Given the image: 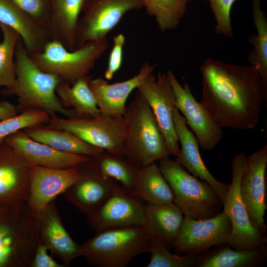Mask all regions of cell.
<instances>
[{"instance_id":"obj_1","label":"cell","mask_w":267,"mask_h":267,"mask_svg":"<svg viewBox=\"0 0 267 267\" xmlns=\"http://www.w3.org/2000/svg\"><path fill=\"white\" fill-rule=\"evenodd\" d=\"M200 103L220 128L252 129L267 99V85L251 65L229 64L208 58L200 67Z\"/></svg>"},{"instance_id":"obj_2","label":"cell","mask_w":267,"mask_h":267,"mask_svg":"<svg viewBox=\"0 0 267 267\" xmlns=\"http://www.w3.org/2000/svg\"><path fill=\"white\" fill-rule=\"evenodd\" d=\"M14 63L15 84L10 89H4L1 93L18 97L16 106L18 113L35 109L45 111L50 116L59 113L67 118L79 116L74 109L63 107L56 94V89L60 79L37 66L20 37L15 46Z\"/></svg>"},{"instance_id":"obj_3","label":"cell","mask_w":267,"mask_h":267,"mask_svg":"<svg viewBox=\"0 0 267 267\" xmlns=\"http://www.w3.org/2000/svg\"><path fill=\"white\" fill-rule=\"evenodd\" d=\"M123 117L126 157L139 168L170 158L160 128L150 106L138 90Z\"/></svg>"},{"instance_id":"obj_4","label":"cell","mask_w":267,"mask_h":267,"mask_svg":"<svg viewBox=\"0 0 267 267\" xmlns=\"http://www.w3.org/2000/svg\"><path fill=\"white\" fill-rule=\"evenodd\" d=\"M81 245V257L97 267H125L135 257L148 252L151 236L142 225L104 228Z\"/></svg>"},{"instance_id":"obj_5","label":"cell","mask_w":267,"mask_h":267,"mask_svg":"<svg viewBox=\"0 0 267 267\" xmlns=\"http://www.w3.org/2000/svg\"><path fill=\"white\" fill-rule=\"evenodd\" d=\"M158 166L173 192L174 203L184 217L204 219L221 213L222 203L208 182L190 174L170 158L159 161Z\"/></svg>"},{"instance_id":"obj_6","label":"cell","mask_w":267,"mask_h":267,"mask_svg":"<svg viewBox=\"0 0 267 267\" xmlns=\"http://www.w3.org/2000/svg\"><path fill=\"white\" fill-rule=\"evenodd\" d=\"M108 47L107 38L88 42L72 51L58 41L50 40L42 51L29 54L41 70L72 85L89 75Z\"/></svg>"},{"instance_id":"obj_7","label":"cell","mask_w":267,"mask_h":267,"mask_svg":"<svg viewBox=\"0 0 267 267\" xmlns=\"http://www.w3.org/2000/svg\"><path fill=\"white\" fill-rule=\"evenodd\" d=\"M48 124L74 134L90 145L108 153L125 156L123 117L100 112L91 116L61 118L51 115Z\"/></svg>"},{"instance_id":"obj_8","label":"cell","mask_w":267,"mask_h":267,"mask_svg":"<svg viewBox=\"0 0 267 267\" xmlns=\"http://www.w3.org/2000/svg\"><path fill=\"white\" fill-rule=\"evenodd\" d=\"M247 156L241 152L231 163L232 180L222 203L223 211L231 223L227 244L235 250H252L266 246L265 235L252 225L240 193V182L245 168Z\"/></svg>"},{"instance_id":"obj_9","label":"cell","mask_w":267,"mask_h":267,"mask_svg":"<svg viewBox=\"0 0 267 267\" xmlns=\"http://www.w3.org/2000/svg\"><path fill=\"white\" fill-rule=\"evenodd\" d=\"M142 7L140 0H88L78 23L75 48L107 38L126 13Z\"/></svg>"},{"instance_id":"obj_10","label":"cell","mask_w":267,"mask_h":267,"mask_svg":"<svg viewBox=\"0 0 267 267\" xmlns=\"http://www.w3.org/2000/svg\"><path fill=\"white\" fill-rule=\"evenodd\" d=\"M231 230L230 220L223 211L204 219L184 216L173 248L178 254L196 255L227 244Z\"/></svg>"},{"instance_id":"obj_11","label":"cell","mask_w":267,"mask_h":267,"mask_svg":"<svg viewBox=\"0 0 267 267\" xmlns=\"http://www.w3.org/2000/svg\"><path fill=\"white\" fill-rule=\"evenodd\" d=\"M150 106L164 136L170 155L179 151L176 132L174 111L176 97L166 73L148 75L137 89Z\"/></svg>"},{"instance_id":"obj_12","label":"cell","mask_w":267,"mask_h":267,"mask_svg":"<svg viewBox=\"0 0 267 267\" xmlns=\"http://www.w3.org/2000/svg\"><path fill=\"white\" fill-rule=\"evenodd\" d=\"M267 144L247 157L240 182V193L253 226L265 235L266 171Z\"/></svg>"},{"instance_id":"obj_13","label":"cell","mask_w":267,"mask_h":267,"mask_svg":"<svg viewBox=\"0 0 267 267\" xmlns=\"http://www.w3.org/2000/svg\"><path fill=\"white\" fill-rule=\"evenodd\" d=\"M143 202L118 183L106 200L87 216L89 225L97 231L113 226L138 224L145 227Z\"/></svg>"},{"instance_id":"obj_14","label":"cell","mask_w":267,"mask_h":267,"mask_svg":"<svg viewBox=\"0 0 267 267\" xmlns=\"http://www.w3.org/2000/svg\"><path fill=\"white\" fill-rule=\"evenodd\" d=\"M166 74L175 94L176 107L184 116L201 148L204 150H213L222 138V129L214 123L204 107L196 100L187 83L181 85L171 69H168Z\"/></svg>"},{"instance_id":"obj_15","label":"cell","mask_w":267,"mask_h":267,"mask_svg":"<svg viewBox=\"0 0 267 267\" xmlns=\"http://www.w3.org/2000/svg\"><path fill=\"white\" fill-rule=\"evenodd\" d=\"M81 176L79 166L60 169L31 165L28 204L37 213L63 193Z\"/></svg>"},{"instance_id":"obj_16","label":"cell","mask_w":267,"mask_h":267,"mask_svg":"<svg viewBox=\"0 0 267 267\" xmlns=\"http://www.w3.org/2000/svg\"><path fill=\"white\" fill-rule=\"evenodd\" d=\"M40 242L47 247L53 256L69 267L72 261L81 256V245L76 243L64 228L55 199L35 213Z\"/></svg>"},{"instance_id":"obj_17","label":"cell","mask_w":267,"mask_h":267,"mask_svg":"<svg viewBox=\"0 0 267 267\" xmlns=\"http://www.w3.org/2000/svg\"><path fill=\"white\" fill-rule=\"evenodd\" d=\"M31 165L4 142L0 144V202H27Z\"/></svg>"},{"instance_id":"obj_18","label":"cell","mask_w":267,"mask_h":267,"mask_svg":"<svg viewBox=\"0 0 267 267\" xmlns=\"http://www.w3.org/2000/svg\"><path fill=\"white\" fill-rule=\"evenodd\" d=\"M3 142L24 157L32 165L52 168H68L88 162L90 157L56 150L35 141L23 130L6 137Z\"/></svg>"},{"instance_id":"obj_19","label":"cell","mask_w":267,"mask_h":267,"mask_svg":"<svg viewBox=\"0 0 267 267\" xmlns=\"http://www.w3.org/2000/svg\"><path fill=\"white\" fill-rule=\"evenodd\" d=\"M158 66L145 62L138 73L123 82L109 84L102 77L91 79L89 87L95 98L100 112L116 117H123L127 106V100L131 93L141 84L146 77Z\"/></svg>"},{"instance_id":"obj_20","label":"cell","mask_w":267,"mask_h":267,"mask_svg":"<svg viewBox=\"0 0 267 267\" xmlns=\"http://www.w3.org/2000/svg\"><path fill=\"white\" fill-rule=\"evenodd\" d=\"M174 120L178 142L181 145L175 161L194 177L208 182L223 203L229 184L218 180L208 170L200 155L195 136L188 129L184 117L176 107L174 111Z\"/></svg>"},{"instance_id":"obj_21","label":"cell","mask_w":267,"mask_h":267,"mask_svg":"<svg viewBox=\"0 0 267 267\" xmlns=\"http://www.w3.org/2000/svg\"><path fill=\"white\" fill-rule=\"evenodd\" d=\"M79 167L82 172L81 178L63 194L67 201L87 216L106 200L119 183L92 171L85 163Z\"/></svg>"},{"instance_id":"obj_22","label":"cell","mask_w":267,"mask_h":267,"mask_svg":"<svg viewBox=\"0 0 267 267\" xmlns=\"http://www.w3.org/2000/svg\"><path fill=\"white\" fill-rule=\"evenodd\" d=\"M0 23L19 34L29 54L42 51L51 40L47 30L11 0H0Z\"/></svg>"},{"instance_id":"obj_23","label":"cell","mask_w":267,"mask_h":267,"mask_svg":"<svg viewBox=\"0 0 267 267\" xmlns=\"http://www.w3.org/2000/svg\"><path fill=\"white\" fill-rule=\"evenodd\" d=\"M88 0H52L47 30L51 40L61 43L67 49H76L75 39L80 15Z\"/></svg>"},{"instance_id":"obj_24","label":"cell","mask_w":267,"mask_h":267,"mask_svg":"<svg viewBox=\"0 0 267 267\" xmlns=\"http://www.w3.org/2000/svg\"><path fill=\"white\" fill-rule=\"evenodd\" d=\"M145 228L151 237L160 241L167 248H173L184 215L174 203L162 205L146 204Z\"/></svg>"},{"instance_id":"obj_25","label":"cell","mask_w":267,"mask_h":267,"mask_svg":"<svg viewBox=\"0 0 267 267\" xmlns=\"http://www.w3.org/2000/svg\"><path fill=\"white\" fill-rule=\"evenodd\" d=\"M22 130L33 140L61 151L91 157L104 151L87 143L70 132L48 124H37Z\"/></svg>"},{"instance_id":"obj_26","label":"cell","mask_w":267,"mask_h":267,"mask_svg":"<svg viewBox=\"0 0 267 267\" xmlns=\"http://www.w3.org/2000/svg\"><path fill=\"white\" fill-rule=\"evenodd\" d=\"M132 192L147 204L162 205L174 201L171 188L155 162L139 169Z\"/></svg>"},{"instance_id":"obj_27","label":"cell","mask_w":267,"mask_h":267,"mask_svg":"<svg viewBox=\"0 0 267 267\" xmlns=\"http://www.w3.org/2000/svg\"><path fill=\"white\" fill-rule=\"evenodd\" d=\"M96 173L116 180L132 192L140 168L125 156L103 151L85 163Z\"/></svg>"},{"instance_id":"obj_28","label":"cell","mask_w":267,"mask_h":267,"mask_svg":"<svg viewBox=\"0 0 267 267\" xmlns=\"http://www.w3.org/2000/svg\"><path fill=\"white\" fill-rule=\"evenodd\" d=\"M92 79L89 75L79 79L74 84L60 81L56 89V93L62 106L73 107L79 116H93L99 111L94 96L89 87Z\"/></svg>"},{"instance_id":"obj_29","label":"cell","mask_w":267,"mask_h":267,"mask_svg":"<svg viewBox=\"0 0 267 267\" xmlns=\"http://www.w3.org/2000/svg\"><path fill=\"white\" fill-rule=\"evenodd\" d=\"M261 0H252V18L257 34L249 37V42L253 48L247 58L267 85V17L261 9Z\"/></svg>"},{"instance_id":"obj_30","label":"cell","mask_w":267,"mask_h":267,"mask_svg":"<svg viewBox=\"0 0 267 267\" xmlns=\"http://www.w3.org/2000/svg\"><path fill=\"white\" fill-rule=\"evenodd\" d=\"M265 246L252 250H232L223 247L198 263L200 267H253L265 257Z\"/></svg>"},{"instance_id":"obj_31","label":"cell","mask_w":267,"mask_h":267,"mask_svg":"<svg viewBox=\"0 0 267 267\" xmlns=\"http://www.w3.org/2000/svg\"><path fill=\"white\" fill-rule=\"evenodd\" d=\"M162 32L175 29L187 10V0H140Z\"/></svg>"},{"instance_id":"obj_32","label":"cell","mask_w":267,"mask_h":267,"mask_svg":"<svg viewBox=\"0 0 267 267\" xmlns=\"http://www.w3.org/2000/svg\"><path fill=\"white\" fill-rule=\"evenodd\" d=\"M3 39L0 41V87H13L16 82L14 57L19 34L10 27L0 23Z\"/></svg>"},{"instance_id":"obj_33","label":"cell","mask_w":267,"mask_h":267,"mask_svg":"<svg viewBox=\"0 0 267 267\" xmlns=\"http://www.w3.org/2000/svg\"><path fill=\"white\" fill-rule=\"evenodd\" d=\"M148 252L151 257L147 267H191L198 262L196 255L180 256L171 253L160 241L152 237Z\"/></svg>"},{"instance_id":"obj_34","label":"cell","mask_w":267,"mask_h":267,"mask_svg":"<svg viewBox=\"0 0 267 267\" xmlns=\"http://www.w3.org/2000/svg\"><path fill=\"white\" fill-rule=\"evenodd\" d=\"M50 119L45 111L31 109L0 121V144L10 134L37 124H46Z\"/></svg>"},{"instance_id":"obj_35","label":"cell","mask_w":267,"mask_h":267,"mask_svg":"<svg viewBox=\"0 0 267 267\" xmlns=\"http://www.w3.org/2000/svg\"><path fill=\"white\" fill-rule=\"evenodd\" d=\"M209 2L210 7L216 20L214 32L227 38H232L230 12L236 0H205Z\"/></svg>"},{"instance_id":"obj_36","label":"cell","mask_w":267,"mask_h":267,"mask_svg":"<svg viewBox=\"0 0 267 267\" xmlns=\"http://www.w3.org/2000/svg\"><path fill=\"white\" fill-rule=\"evenodd\" d=\"M11 0L47 30L51 15L52 0Z\"/></svg>"},{"instance_id":"obj_37","label":"cell","mask_w":267,"mask_h":267,"mask_svg":"<svg viewBox=\"0 0 267 267\" xmlns=\"http://www.w3.org/2000/svg\"><path fill=\"white\" fill-rule=\"evenodd\" d=\"M113 41V45L104 75L105 79L107 80H111L122 65L123 47L126 42V38L125 36L121 33L114 36Z\"/></svg>"},{"instance_id":"obj_38","label":"cell","mask_w":267,"mask_h":267,"mask_svg":"<svg viewBox=\"0 0 267 267\" xmlns=\"http://www.w3.org/2000/svg\"><path fill=\"white\" fill-rule=\"evenodd\" d=\"M48 249L40 242L35 252L31 267H65L54 260L47 253Z\"/></svg>"},{"instance_id":"obj_39","label":"cell","mask_w":267,"mask_h":267,"mask_svg":"<svg viewBox=\"0 0 267 267\" xmlns=\"http://www.w3.org/2000/svg\"><path fill=\"white\" fill-rule=\"evenodd\" d=\"M18 114L15 105L6 100L0 102V121Z\"/></svg>"},{"instance_id":"obj_40","label":"cell","mask_w":267,"mask_h":267,"mask_svg":"<svg viewBox=\"0 0 267 267\" xmlns=\"http://www.w3.org/2000/svg\"><path fill=\"white\" fill-rule=\"evenodd\" d=\"M191 0H187V1H188V2H190V1H191Z\"/></svg>"}]
</instances>
